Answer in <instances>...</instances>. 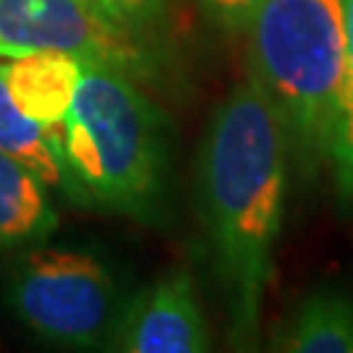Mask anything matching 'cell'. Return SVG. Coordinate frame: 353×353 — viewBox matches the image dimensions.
<instances>
[{"instance_id": "9c48e42d", "label": "cell", "mask_w": 353, "mask_h": 353, "mask_svg": "<svg viewBox=\"0 0 353 353\" xmlns=\"http://www.w3.org/2000/svg\"><path fill=\"white\" fill-rule=\"evenodd\" d=\"M275 351L353 353V299L338 288L306 293L278 330Z\"/></svg>"}, {"instance_id": "ba28073f", "label": "cell", "mask_w": 353, "mask_h": 353, "mask_svg": "<svg viewBox=\"0 0 353 353\" xmlns=\"http://www.w3.org/2000/svg\"><path fill=\"white\" fill-rule=\"evenodd\" d=\"M58 230L48 186L26 165L0 152V254L45 243Z\"/></svg>"}, {"instance_id": "5bb4252c", "label": "cell", "mask_w": 353, "mask_h": 353, "mask_svg": "<svg viewBox=\"0 0 353 353\" xmlns=\"http://www.w3.org/2000/svg\"><path fill=\"white\" fill-rule=\"evenodd\" d=\"M330 170L335 176V189H338V199H341L343 210L353 214V147L343 152Z\"/></svg>"}, {"instance_id": "30bf717a", "label": "cell", "mask_w": 353, "mask_h": 353, "mask_svg": "<svg viewBox=\"0 0 353 353\" xmlns=\"http://www.w3.org/2000/svg\"><path fill=\"white\" fill-rule=\"evenodd\" d=\"M0 152L26 165L48 186L71 199V176L65 168L61 128L39 126L13 105L0 76Z\"/></svg>"}, {"instance_id": "6da1fadb", "label": "cell", "mask_w": 353, "mask_h": 353, "mask_svg": "<svg viewBox=\"0 0 353 353\" xmlns=\"http://www.w3.org/2000/svg\"><path fill=\"white\" fill-rule=\"evenodd\" d=\"M288 144L252 79L214 105L196 154V202L228 338L246 351L262 327L288 202Z\"/></svg>"}, {"instance_id": "277c9868", "label": "cell", "mask_w": 353, "mask_h": 353, "mask_svg": "<svg viewBox=\"0 0 353 353\" xmlns=\"http://www.w3.org/2000/svg\"><path fill=\"white\" fill-rule=\"evenodd\" d=\"M0 293L34 338L68 351L105 348L123 301L118 280L97 254L42 243L13 252Z\"/></svg>"}, {"instance_id": "4fadbf2b", "label": "cell", "mask_w": 353, "mask_h": 353, "mask_svg": "<svg viewBox=\"0 0 353 353\" xmlns=\"http://www.w3.org/2000/svg\"><path fill=\"white\" fill-rule=\"evenodd\" d=\"M345 24H348V105H345V131H343V144L335 160L345 150L353 147V0H345Z\"/></svg>"}, {"instance_id": "8fae6325", "label": "cell", "mask_w": 353, "mask_h": 353, "mask_svg": "<svg viewBox=\"0 0 353 353\" xmlns=\"http://www.w3.org/2000/svg\"><path fill=\"white\" fill-rule=\"evenodd\" d=\"M94 3L118 24H123L137 34L150 37L152 32L163 24L170 0H94Z\"/></svg>"}, {"instance_id": "7a4b0ae2", "label": "cell", "mask_w": 353, "mask_h": 353, "mask_svg": "<svg viewBox=\"0 0 353 353\" xmlns=\"http://www.w3.org/2000/svg\"><path fill=\"white\" fill-rule=\"evenodd\" d=\"M139 84L113 65L84 61L61 144L71 202L163 223L173 183L170 123Z\"/></svg>"}, {"instance_id": "7c38bea8", "label": "cell", "mask_w": 353, "mask_h": 353, "mask_svg": "<svg viewBox=\"0 0 353 353\" xmlns=\"http://www.w3.org/2000/svg\"><path fill=\"white\" fill-rule=\"evenodd\" d=\"M204 16L228 34H246L265 0H199Z\"/></svg>"}, {"instance_id": "5b68a950", "label": "cell", "mask_w": 353, "mask_h": 353, "mask_svg": "<svg viewBox=\"0 0 353 353\" xmlns=\"http://www.w3.org/2000/svg\"><path fill=\"white\" fill-rule=\"evenodd\" d=\"M42 50L113 65L137 81L163 68L150 37L118 24L94 0H0V61Z\"/></svg>"}, {"instance_id": "3957f363", "label": "cell", "mask_w": 353, "mask_h": 353, "mask_svg": "<svg viewBox=\"0 0 353 353\" xmlns=\"http://www.w3.org/2000/svg\"><path fill=\"white\" fill-rule=\"evenodd\" d=\"M249 79L275 113L301 176L332 168L345 131V0H265L246 32Z\"/></svg>"}, {"instance_id": "8992f818", "label": "cell", "mask_w": 353, "mask_h": 353, "mask_svg": "<svg viewBox=\"0 0 353 353\" xmlns=\"http://www.w3.org/2000/svg\"><path fill=\"white\" fill-rule=\"evenodd\" d=\"M212 348L210 322L186 270H170L121 301L105 351L204 353Z\"/></svg>"}, {"instance_id": "52a82bcc", "label": "cell", "mask_w": 353, "mask_h": 353, "mask_svg": "<svg viewBox=\"0 0 353 353\" xmlns=\"http://www.w3.org/2000/svg\"><path fill=\"white\" fill-rule=\"evenodd\" d=\"M84 61L58 50H42L0 61V76L13 105L39 126L61 128L74 102Z\"/></svg>"}]
</instances>
